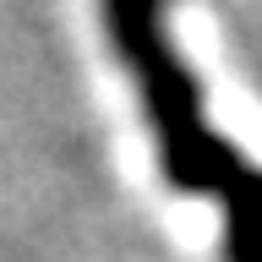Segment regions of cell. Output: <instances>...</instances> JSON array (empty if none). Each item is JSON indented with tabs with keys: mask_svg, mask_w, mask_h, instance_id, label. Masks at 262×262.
Listing matches in <instances>:
<instances>
[{
	"mask_svg": "<svg viewBox=\"0 0 262 262\" xmlns=\"http://www.w3.org/2000/svg\"><path fill=\"white\" fill-rule=\"evenodd\" d=\"M169 6L175 0H104V33L142 93L164 180L224 208V262H262V169L208 126L202 82L169 38Z\"/></svg>",
	"mask_w": 262,
	"mask_h": 262,
	"instance_id": "obj_1",
	"label": "cell"
}]
</instances>
